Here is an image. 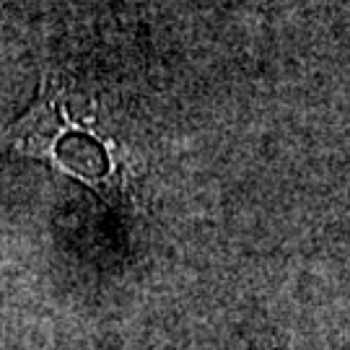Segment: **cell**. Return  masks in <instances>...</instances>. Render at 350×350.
<instances>
[{"mask_svg":"<svg viewBox=\"0 0 350 350\" xmlns=\"http://www.w3.org/2000/svg\"><path fill=\"white\" fill-rule=\"evenodd\" d=\"M70 130H81V122H75L68 109L65 88L55 78H44L34 104L26 109L24 117L13 122L8 146L13 153L31 156L55 169H63L57 146Z\"/></svg>","mask_w":350,"mask_h":350,"instance_id":"obj_1","label":"cell"}]
</instances>
